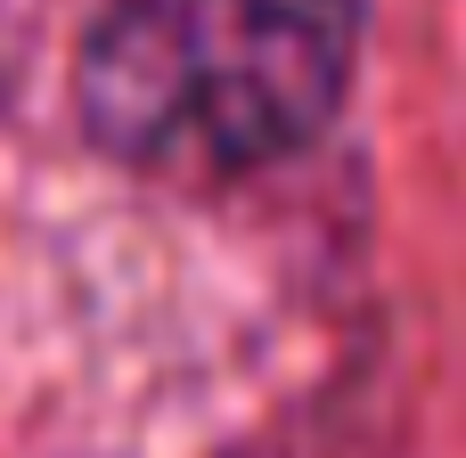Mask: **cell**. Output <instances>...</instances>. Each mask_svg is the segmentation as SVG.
Segmentation results:
<instances>
[{"mask_svg": "<svg viewBox=\"0 0 466 458\" xmlns=\"http://www.w3.org/2000/svg\"><path fill=\"white\" fill-rule=\"evenodd\" d=\"M360 0H115L82 41V123L164 180H238L352 90Z\"/></svg>", "mask_w": 466, "mask_h": 458, "instance_id": "1", "label": "cell"}]
</instances>
